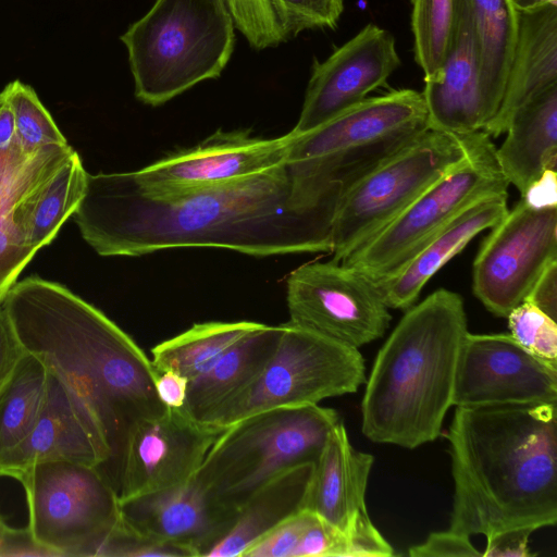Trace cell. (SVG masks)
Listing matches in <instances>:
<instances>
[{
	"label": "cell",
	"instance_id": "obj_1",
	"mask_svg": "<svg viewBox=\"0 0 557 557\" xmlns=\"http://www.w3.org/2000/svg\"><path fill=\"white\" fill-rule=\"evenodd\" d=\"M73 216L84 240L103 257L193 247L255 257L332 251L333 223L295 206L286 163L160 197L143 193L131 172L88 173Z\"/></svg>",
	"mask_w": 557,
	"mask_h": 557
},
{
	"label": "cell",
	"instance_id": "obj_2",
	"mask_svg": "<svg viewBox=\"0 0 557 557\" xmlns=\"http://www.w3.org/2000/svg\"><path fill=\"white\" fill-rule=\"evenodd\" d=\"M1 308L24 350L94 414L111 455L104 474L114 485L128 430L168 409L158 397L151 360L103 312L57 282L36 275L15 282Z\"/></svg>",
	"mask_w": 557,
	"mask_h": 557
},
{
	"label": "cell",
	"instance_id": "obj_3",
	"mask_svg": "<svg viewBox=\"0 0 557 557\" xmlns=\"http://www.w3.org/2000/svg\"><path fill=\"white\" fill-rule=\"evenodd\" d=\"M557 406L456 407L449 529L485 537L557 522Z\"/></svg>",
	"mask_w": 557,
	"mask_h": 557
},
{
	"label": "cell",
	"instance_id": "obj_4",
	"mask_svg": "<svg viewBox=\"0 0 557 557\" xmlns=\"http://www.w3.org/2000/svg\"><path fill=\"white\" fill-rule=\"evenodd\" d=\"M467 334L463 299L453 290L438 288L407 309L366 380L367 438L413 449L440 436Z\"/></svg>",
	"mask_w": 557,
	"mask_h": 557
},
{
	"label": "cell",
	"instance_id": "obj_5",
	"mask_svg": "<svg viewBox=\"0 0 557 557\" xmlns=\"http://www.w3.org/2000/svg\"><path fill=\"white\" fill-rule=\"evenodd\" d=\"M234 28L225 0H156L120 37L135 97L158 107L218 78L234 50Z\"/></svg>",
	"mask_w": 557,
	"mask_h": 557
},
{
	"label": "cell",
	"instance_id": "obj_6",
	"mask_svg": "<svg viewBox=\"0 0 557 557\" xmlns=\"http://www.w3.org/2000/svg\"><path fill=\"white\" fill-rule=\"evenodd\" d=\"M339 420L318 404L249 416L221 432L195 475L221 505L238 511L280 473L315 463Z\"/></svg>",
	"mask_w": 557,
	"mask_h": 557
},
{
	"label": "cell",
	"instance_id": "obj_7",
	"mask_svg": "<svg viewBox=\"0 0 557 557\" xmlns=\"http://www.w3.org/2000/svg\"><path fill=\"white\" fill-rule=\"evenodd\" d=\"M467 135V157L425 189L391 223L341 262L381 284L404 265L455 216L478 200L508 194L496 147L484 132Z\"/></svg>",
	"mask_w": 557,
	"mask_h": 557
},
{
	"label": "cell",
	"instance_id": "obj_8",
	"mask_svg": "<svg viewBox=\"0 0 557 557\" xmlns=\"http://www.w3.org/2000/svg\"><path fill=\"white\" fill-rule=\"evenodd\" d=\"M364 382V360L357 348L287 322L259 375L201 422L223 430L265 410L352 394Z\"/></svg>",
	"mask_w": 557,
	"mask_h": 557
},
{
	"label": "cell",
	"instance_id": "obj_9",
	"mask_svg": "<svg viewBox=\"0 0 557 557\" xmlns=\"http://www.w3.org/2000/svg\"><path fill=\"white\" fill-rule=\"evenodd\" d=\"M467 153V135L429 128L368 172L338 208L332 260L341 262L369 240Z\"/></svg>",
	"mask_w": 557,
	"mask_h": 557
},
{
	"label": "cell",
	"instance_id": "obj_10",
	"mask_svg": "<svg viewBox=\"0 0 557 557\" xmlns=\"http://www.w3.org/2000/svg\"><path fill=\"white\" fill-rule=\"evenodd\" d=\"M34 537L58 556H96L121 520L117 492L95 466L47 460L18 473Z\"/></svg>",
	"mask_w": 557,
	"mask_h": 557
},
{
	"label": "cell",
	"instance_id": "obj_11",
	"mask_svg": "<svg viewBox=\"0 0 557 557\" xmlns=\"http://www.w3.org/2000/svg\"><path fill=\"white\" fill-rule=\"evenodd\" d=\"M286 300L290 324L357 349L382 337L392 320L380 285L332 259L294 270Z\"/></svg>",
	"mask_w": 557,
	"mask_h": 557
},
{
	"label": "cell",
	"instance_id": "obj_12",
	"mask_svg": "<svg viewBox=\"0 0 557 557\" xmlns=\"http://www.w3.org/2000/svg\"><path fill=\"white\" fill-rule=\"evenodd\" d=\"M490 230L473 261L472 289L491 313L506 318L557 262V206L521 198Z\"/></svg>",
	"mask_w": 557,
	"mask_h": 557
},
{
	"label": "cell",
	"instance_id": "obj_13",
	"mask_svg": "<svg viewBox=\"0 0 557 557\" xmlns=\"http://www.w3.org/2000/svg\"><path fill=\"white\" fill-rule=\"evenodd\" d=\"M223 430L195 420L182 408L134 423L115 474L120 503L189 480Z\"/></svg>",
	"mask_w": 557,
	"mask_h": 557
},
{
	"label": "cell",
	"instance_id": "obj_14",
	"mask_svg": "<svg viewBox=\"0 0 557 557\" xmlns=\"http://www.w3.org/2000/svg\"><path fill=\"white\" fill-rule=\"evenodd\" d=\"M293 138L292 132L276 138H260L250 136L247 129H219L195 147L173 152L131 175L147 195L185 194L286 163Z\"/></svg>",
	"mask_w": 557,
	"mask_h": 557
},
{
	"label": "cell",
	"instance_id": "obj_15",
	"mask_svg": "<svg viewBox=\"0 0 557 557\" xmlns=\"http://www.w3.org/2000/svg\"><path fill=\"white\" fill-rule=\"evenodd\" d=\"M454 406L557 403V367L522 348L510 334H468L457 367Z\"/></svg>",
	"mask_w": 557,
	"mask_h": 557
},
{
	"label": "cell",
	"instance_id": "obj_16",
	"mask_svg": "<svg viewBox=\"0 0 557 557\" xmlns=\"http://www.w3.org/2000/svg\"><path fill=\"white\" fill-rule=\"evenodd\" d=\"M394 36L368 24L322 62L314 61L299 119L292 129L309 132L363 101L398 69Z\"/></svg>",
	"mask_w": 557,
	"mask_h": 557
},
{
	"label": "cell",
	"instance_id": "obj_17",
	"mask_svg": "<svg viewBox=\"0 0 557 557\" xmlns=\"http://www.w3.org/2000/svg\"><path fill=\"white\" fill-rule=\"evenodd\" d=\"M374 458L356 450L342 420L314 463L305 509L346 534L358 557H389L393 547L371 521L366 491Z\"/></svg>",
	"mask_w": 557,
	"mask_h": 557
},
{
	"label": "cell",
	"instance_id": "obj_18",
	"mask_svg": "<svg viewBox=\"0 0 557 557\" xmlns=\"http://www.w3.org/2000/svg\"><path fill=\"white\" fill-rule=\"evenodd\" d=\"M110 456L103 433L87 405L48 369L40 411L26 437L0 456V475L15 478L34 463L60 459L95 466L104 473Z\"/></svg>",
	"mask_w": 557,
	"mask_h": 557
},
{
	"label": "cell",
	"instance_id": "obj_19",
	"mask_svg": "<svg viewBox=\"0 0 557 557\" xmlns=\"http://www.w3.org/2000/svg\"><path fill=\"white\" fill-rule=\"evenodd\" d=\"M88 173L69 145H48L24 163L12 208L14 226L34 251L50 244L73 215L86 187Z\"/></svg>",
	"mask_w": 557,
	"mask_h": 557
},
{
	"label": "cell",
	"instance_id": "obj_20",
	"mask_svg": "<svg viewBox=\"0 0 557 557\" xmlns=\"http://www.w3.org/2000/svg\"><path fill=\"white\" fill-rule=\"evenodd\" d=\"M132 529L205 557L233 527L238 511L221 505L194 474L176 486L120 503Z\"/></svg>",
	"mask_w": 557,
	"mask_h": 557
},
{
	"label": "cell",
	"instance_id": "obj_21",
	"mask_svg": "<svg viewBox=\"0 0 557 557\" xmlns=\"http://www.w3.org/2000/svg\"><path fill=\"white\" fill-rule=\"evenodd\" d=\"M421 92L399 89L366 98L318 127L294 134L286 163L312 160L429 129Z\"/></svg>",
	"mask_w": 557,
	"mask_h": 557
},
{
	"label": "cell",
	"instance_id": "obj_22",
	"mask_svg": "<svg viewBox=\"0 0 557 557\" xmlns=\"http://www.w3.org/2000/svg\"><path fill=\"white\" fill-rule=\"evenodd\" d=\"M455 20L446 57L438 73L424 79L421 91L431 129L454 135L483 131L492 117L486 108L471 22L454 0Z\"/></svg>",
	"mask_w": 557,
	"mask_h": 557
},
{
	"label": "cell",
	"instance_id": "obj_23",
	"mask_svg": "<svg viewBox=\"0 0 557 557\" xmlns=\"http://www.w3.org/2000/svg\"><path fill=\"white\" fill-rule=\"evenodd\" d=\"M517 13L518 36L503 101L482 131L491 138L505 133L519 108L557 85V4Z\"/></svg>",
	"mask_w": 557,
	"mask_h": 557
},
{
	"label": "cell",
	"instance_id": "obj_24",
	"mask_svg": "<svg viewBox=\"0 0 557 557\" xmlns=\"http://www.w3.org/2000/svg\"><path fill=\"white\" fill-rule=\"evenodd\" d=\"M508 194L487 196L472 203L437 232L389 280L379 284L389 309L414 305L430 278L479 233L491 228L507 212Z\"/></svg>",
	"mask_w": 557,
	"mask_h": 557
},
{
	"label": "cell",
	"instance_id": "obj_25",
	"mask_svg": "<svg viewBox=\"0 0 557 557\" xmlns=\"http://www.w3.org/2000/svg\"><path fill=\"white\" fill-rule=\"evenodd\" d=\"M496 148L499 168L521 197L546 170L557 166V85L519 108Z\"/></svg>",
	"mask_w": 557,
	"mask_h": 557
},
{
	"label": "cell",
	"instance_id": "obj_26",
	"mask_svg": "<svg viewBox=\"0 0 557 557\" xmlns=\"http://www.w3.org/2000/svg\"><path fill=\"white\" fill-rule=\"evenodd\" d=\"M314 462L295 466L265 483L238 510L228 532L205 557H243L260 537L305 509Z\"/></svg>",
	"mask_w": 557,
	"mask_h": 557
},
{
	"label": "cell",
	"instance_id": "obj_27",
	"mask_svg": "<svg viewBox=\"0 0 557 557\" xmlns=\"http://www.w3.org/2000/svg\"><path fill=\"white\" fill-rule=\"evenodd\" d=\"M283 324L261 327L247 334L206 373L188 382L182 409L203 421L225 401L247 387L262 371L278 344Z\"/></svg>",
	"mask_w": 557,
	"mask_h": 557
},
{
	"label": "cell",
	"instance_id": "obj_28",
	"mask_svg": "<svg viewBox=\"0 0 557 557\" xmlns=\"http://www.w3.org/2000/svg\"><path fill=\"white\" fill-rule=\"evenodd\" d=\"M457 1L465 7L471 22L482 92L493 120L502 104L513 58L518 13L512 0Z\"/></svg>",
	"mask_w": 557,
	"mask_h": 557
},
{
	"label": "cell",
	"instance_id": "obj_29",
	"mask_svg": "<svg viewBox=\"0 0 557 557\" xmlns=\"http://www.w3.org/2000/svg\"><path fill=\"white\" fill-rule=\"evenodd\" d=\"M262 325L251 321L196 323L156 345L150 360L158 373L173 371L190 381L210 370L226 350Z\"/></svg>",
	"mask_w": 557,
	"mask_h": 557
},
{
	"label": "cell",
	"instance_id": "obj_30",
	"mask_svg": "<svg viewBox=\"0 0 557 557\" xmlns=\"http://www.w3.org/2000/svg\"><path fill=\"white\" fill-rule=\"evenodd\" d=\"M48 369L25 351L0 387V456L16 447L28 434L40 411Z\"/></svg>",
	"mask_w": 557,
	"mask_h": 557
},
{
	"label": "cell",
	"instance_id": "obj_31",
	"mask_svg": "<svg viewBox=\"0 0 557 557\" xmlns=\"http://www.w3.org/2000/svg\"><path fill=\"white\" fill-rule=\"evenodd\" d=\"M454 0H412L414 60L424 79L434 77L446 57L454 27Z\"/></svg>",
	"mask_w": 557,
	"mask_h": 557
},
{
	"label": "cell",
	"instance_id": "obj_32",
	"mask_svg": "<svg viewBox=\"0 0 557 557\" xmlns=\"http://www.w3.org/2000/svg\"><path fill=\"white\" fill-rule=\"evenodd\" d=\"M2 92L12 109L17 140L25 157L33 156L48 145L67 144L51 114L29 85L15 79L9 83Z\"/></svg>",
	"mask_w": 557,
	"mask_h": 557
},
{
	"label": "cell",
	"instance_id": "obj_33",
	"mask_svg": "<svg viewBox=\"0 0 557 557\" xmlns=\"http://www.w3.org/2000/svg\"><path fill=\"white\" fill-rule=\"evenodd\" d=\"M26 160L0 173V308L22 270L36 255L23 242L12 219V208Z\"/></svg>",
	"mask_w": 557,
	"mask_h": 557
},
{
	"label": "cell",
	"instance_id": "obj_34",
	"mask_svg": "<svg viewBox=\"0 0 557 557\" xmlns=\"http://www.w3.org/2000/svg\"><path fill=\"white\" fill-rule=\"evenodd\" d=\"M511 337L533 356L557 367V321L528 300L506 317Z\"/></svg>",
	"mask_w": 557,
	"mask_h": 557
},
{
	"label": "cell",
	"instance_id": "obj_35",
	"mask_svg": "<svg viewBox=\"0 0 557 557\" xmlns=\"http://www.w3.org/2000/svg\"><path fill=\"white\" fill-rule=\"evenodd\" d=\"M287 40L307 29L335 28L343 0H269Z\"/></svg>",
	"mask_w": 557,
	"mask_h": 557
},
{
	"label": "cell",
	"instance_id": "obj_36",
	"mask_svg": "<svg viewBox=\"0 0 557 557\" xmlns=\"http://www.w3.org/2000/svg\"><path fill=\"white\" fill-rule=\"evenodd\" d=\"M225 1L235 27L239 29L251 48L263 50L287 41L269 0Z\"/></svg>",
	"mask_w": 557,
	"mask_h": 557
},
{
	"label": "cell",
	"instance_id": "obj_37",
	"mask_svg": "<svg viewBox=\"0 0 557 557\" xmlns=\"http://www.w3.org/2000/svg\"><path fill=\"white\" fill-rule=\"evenodd\" d=\"M97 557H194L188 549L145 535L121 518L100 546Z\"/></svg>",
	"mask_w": 557,
	"mask_h": 557
},
{
	"label": "cell",
	"instance_id": "obj_38",
	"mask_svg": "<svg viewBox=\"0 0 557 557\" xmlns=\"http://www.w3.org/2000/svg\"><path fill=\"white\" fill-rule=\"evenodd\" d=\"M315 513L302 509L255 542L243 557H293Z\"/></svg>",
	"mask_w": 557,
	"mask_h": 557
},
{
	"label": "cell",
	"instance_id": "obj_39",
	"mask_svg": "<svg viewBox=\"0 0 557 557\" xmlns=\"http://www.w3.org/2000/svg\"><path fill=\"white\" fill-rule=\"evenodd\" d=\"M293 557H358L350 539L315 515Z\"/></svg>",
	"mask_w": 557,
	"mask_h": 557
},
{
	"label": "cell",
	"instance_id": "obj_40",
	"mask_svg": "<svg viewBox=\"0 0 557 557\" xmlns=\"http://www.w3.org/2000/svg\"><path fill=\"white\" fill-rule=\"evenodd\" d=\"M408 555L411 557H473L482 556V553L473 546L469 535L448 529L430 533L423 543L411 546Z\"/></svg>",
	"mask_w": 557,
	"mask_h": 557
},
{
	"label": "cell",
	"instance_id": "obj_41",
	"mask_svg": "<svg viewBox=\"0 0 557 557\" xmlns=\"http://www.w3.org/2000/svg\"><path fill=\"white\" fill-rule=\"evenodd\" d=\"M27 158L20 147L15 121L12 109L0 92V173L5 172L9 166L23 163Z\"/></svg>",
	"mask_w": 557,
	"mask_h": 557
},
{
	"label": "cell",
	"instance_id": "obj_42",
	"mask_svg": "<svg viewBox=\"0 0 557 557\" xmlns=\"http://www.w3.org/2000/svg\"><path fill=\"white\" fill-rule=\"evenodd\" d=\"M534 530L529 528L509 529L486 537L484 557H530L529 539Z\"/></svg>",
	"mask_w": 557,
	"mask_h": 557
},
{
	"label": "cell",
	"instance_id": "obj_43",
	"mask_svg": "<svg viewBox=\"0 0 557 557\" xmlns=\"http://www.w3.org/2000/svg\"><path fill=\"white\" fill-rule=\"evenodd\" d=\"M0 556H58L41 545L30 529L7 528L0 540Z\"/></svg>",
	"mask_w": 557,
	"mask_h": 557
},
{
	"label": "cell",
	"instance_id": "obj_44",
	"mask_svg": "<svg viewBox=\"0 0 557 557\" xmlns=\"http://www.w3.org/2000/svg\"><path fill=\"white\" fill-rule=\"evenodd\" d=\"M25 352L8 315L0 308V387Z\"/></svg>",
	"mask_w": 557,
	"mask_h": 557
},
{
	"label": "cell",
	"instance_id": "obj_45",
	"mask_svg": "<svg viewBox=\"0 0 557 557\" xmlns=\"http://www.w3.org/2000/svg\"><path fill=\"white\" fill-rule=\"evenodd\" d=\"M525 300L557 321V262L541 274Z\"/></svg>",
	"mask_w": 557,
	"mask_h": 557
},
{
	"label": "cell",
	"instance_id": "obj_46",
	"mask_svg": "<svg viewBox=\"0 0 557 557\" xmlns=\"http://www.w3.org/2000/svg\"><path fill=\"white\" fill-rule=\"evenodd\" d=\"M188 379L173 371L158 373L156 389L159 399L168 408H182L185 403Z\"/></svg>",
	"mask_w": 557,
	"mask_h": 557
},
{
	"label": "cell",
	"instance_id": "obj_47",
	"mask_svg": "<svg viewBox=\"0 0 557 557\" xmlns=\"http://www.w3.org/2000/svg\"><path fill=\"white\" fill-rule=\"evenodd\" d=\"M521 198L539 208L557 206L556 170H546Z\"/></svg>",
	"mask_w": 557,
	"mask_h": 557
},
{
	"label": "cell",
	"instance_id": "obj_48",
	"mask_svg": "<svg viewBox=\"0 0 557 557\" xmlns=\"http://www.w3.org/2000/svg\"><path fill=\"white\" fill-rule=\"evenodd\" d=\"M517 11L534 9L546 4H557V0H512Z\"/></svg>",
	"mask_w": 557,
	"mask_h": 557
},
{
	"label": "cell",
	"instance_id": "obj_49",
	"mask_svg": "<svg viewBox=\"0 0 557 557\" xmlns=\"http://www.w3.org/2000/svg\"><path fill=\"white\" fill-rule=\"evenodd\" d=\"M8 528V525L3 522V520L0 518V540L5 531V529Z\"/></svg>",
	"mask_w": 557,
	"mask_h": 557
}]
</instances>
